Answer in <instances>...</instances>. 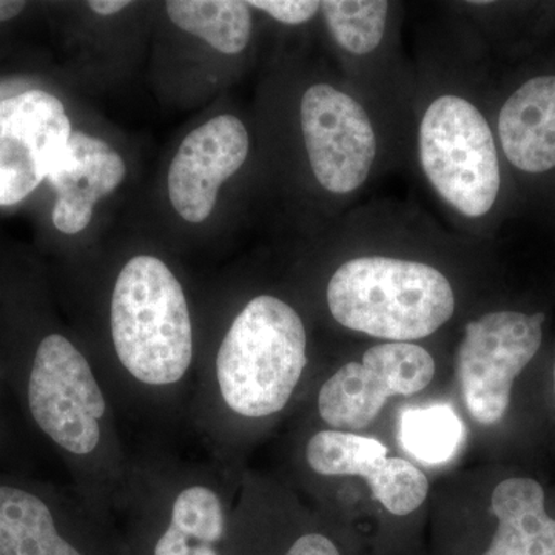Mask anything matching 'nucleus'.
Here are the masks:
<instances>
[{"label": "nucleus", "mask_w": 555, "mask_h": 555, "mask_svg": "<svg viewBox=\"0 0 555 555\" xmlns=\"http://www.w3.org/2000/svg\"><path fill=\"white\" fill-rule=\"evenodd\" d=\"M126 160L102 138L73 130L64 152L51 169L49 184L54 190V228L64 235L83 232L94 217V207L107 198L126 179Z\"/></svg>", "instance_id": "nucleus-13"}, {"label": "nucleus", "mask_w": 555, "mask_h": 555, "mask_svg": "<svg viewBox=\"0 0 555 555\" xmlns=\"http://www.w3.org/2000/svg\"><path fill=\"white\" fill-rule=\"evenodd\" d=\"M100 517L80 502L0 483V555H101Z\"/></svg>", "instance_id": "nucleus-10"}, {"label": "nucleus", "mask_w": 555, "mask_h": 555, "mask_svg": "<svg viewBox=\"0 0 555 555\" xmlns=\"http://www.w3.org/2000/svg\"><path fill=\"white\" fill-rule=\"evenodd\" d=\"M298 122L318 189L346 201L366 188L382 158L383 142L371 109L357 94L317 80L302 91Z\"/></svg>", "instance_id": "nucleus-6"}, {"label": "nucleus", "mask_w": 555, "mask_h": 555, "mask_svg": "<svg viewBox=\"0 0 555 555\" xmlns=\"http://www.w3.org/2000/svg\"><path fill=\"white\" fill-rule=\"evenodd\" d=\"M434 358L415 343H379L361 363L339 367L318 390L317 409L335 430L364 429L377 418L387 398L415 396L433 382Z\"/></svg>", "instance_id": "nucleus-8"}, {"label": "nucleus", "mask_w": 555, "mask_h": 555, "mask_svg": "<svg viewBox=\"0 0 555 555\" xmlns=\"http://www.w3.org/2000/svg\"><path fill=\"white\" fill-rule=\"evenodd\" d=\"M308 327L297 309L258 294L199 345L188 418L228 467L241 433L288 406L309 364Z\"/></svg>", "instance_id": "nucleus-2"}, {"label": "nucleus", "mask_w": 555, "mask_h": 555, "mask_svg": "<svg viewBox=\"0 0 555 555\" xmlns=\"http://www.w3.org/2000/svg\"><path fill=\"white\" fill-rule=\"evenodd\" d=\"M543 323V313L500 310L466 324L456 350V375L476 422L491 426L506 415L514 382L542 346Z\"/></svg>", "instance_id": "nucleus-7"}, {"label": "nucleus", "mask_w": 555, "mask_h": 555, "mask_svg": "<svg viewBox=\"0 0 555 555\" xmlns=\"http://www.w3.org/2000/svg\"><path fill=\"white\" fill-rule=\"evenodd\" d=\"M250 153L246 124L219 115L190 131L167 175L171 207L189 224H203L217 207L222 185L235 177Z\"/></svg>", "instance_id": "nucleus-11"}, {"label": "nucleus", "mask_w": 555, "mask_h": 555, "mask_svg": "<svg viewBox=\"0 0 555 555\" xmlns=\"http://www.w3.org/2000/svg\"><path fill=\"white\" fill-rule=\"evenodd\" d=\"M420 170L430 190L463 221L494 211L502 164L494 129L465 93L441 90L427 100L416 127Z\"/></svg>", "instance_id": "nucleus-5"}, {"label": "nucleus", "mask_w": 555, "mask_h": 555, "mask_svg": "<svg viewBox=\"0 0 555 555\" xmlns=\"http://www.w3.org/2000/svg\"><path fill=\"white\" fill-rule=\"evenodd\" d=\"M328 312L339 326L386 341L436 334L456 308L449 278L430 262L397 255H358L328 278Z\"/></svg>", "instance_id": "nucleus-4"}, {"label": "nucleus", "mask_w": 555, "mask_h": 555, "mask_svg": "<svg viewBox=\"0 0 555 555\" xmlns=\"http://www.w3.org/2000/svg\"><path fill=\"white\" fill-rule=\"evenodd\" d=\"M228 477L221 463L131 454L116 514L129 520L139 555H224L235 516Z\"/></svg>", "instance_id": "nucleus-3"}, {"label": "nucleus", "mask_w": 555, "mask_h": 555, "mask_svg": "<svg viewBox=\"0 0 555 555\" xmlns=\"http://www.w3.org/2000/svg\"><path fill=\"white\" fill-rule=\"evenodd\" d=\"M89 350L116 409L150 422L188 416L199 339L188 291L156 255L127 259L107 286Z\"/></svg>", "instance_id": "nucleus-1"}, {"label": "nucleus", "mask_w": 555, "mask_h": 555, "mask_svg": "<svg viewBox=\"0 0 555 555\" xmlns=\"http://www.w3.org/2000/svg\"><path fill=\"white\" fill-rule=\"evenodd\" d=\"M401 441L409 454L427 465L448 462L459 449L463 425L451 408L411 409L401 416Z\"/></svg>", "instance_id": "nucleus-18"}, {"label": "nucleus", "mask_w": 555, "mask_h": 555, "mask_svg": "<svg viewBox=\"0 0 555 555\" xmlns=\"http://www.w3.org/2000/svg\"><path fill=\"white\" fill-rule=\"evenodd\" d=\"M283 555H341L331 539L320 532L298 535Z\"/></svg>", "instance_id": "nucleus-20"}, {"label": "nucleus", "mask_w": 555, "mask_h": 555, "mask_svg": "<svg viewBox=\"0 0 555 555\" xmlns=\"http://www.w3.org/2000/svg\"><path fill=\"white\" fill-rule=\"evenodd\" d=\"M499 528L483 555H555V520L545 509V491L532 478L514 477L492 492Z\"/></svg>", "instance_id": "nucleus-15"}, {"label": "nucleus", "mask_w": 555, "mask_h": 555, "mask_svg": "<svg viewBox=\"0 0 555 555\" xmlns=\"http://www.w3.org/2000/svg\"><path fill=\"white\" fill-rule=\"evenodd\" d=\"M248 5L287 27L309 24L321 13V2L317 0H254Z\"/></svg>", "instance_id": "nucleus-19"}, {"label": "nucleus", "mask_w": 555, "mask_h": 555, "mask_svg": "<svg viewBox=\"0 0 555 555\" xmlns=\"http://www.w3.org/2000/svg\"><path fill=\"white\" fill-rule=\"evenodd\" d=\"M495 139L507 163L526 175L555 169V75L514 90L496 115Z\"/></svg>", "instance_id": "nucleus-14"}, {"label": "nucleus", "mask_w": 555, "mask_h": 555, "mask_svg": "<svg viewBox=\"0 0 555 555\" xmlns=\"http://www.w3.org/2000/svg\"><path fill=\"white\" fill-rule=\"evenodd\" d=\"M169 20L190 36L207 42L225 56L246 51L254 35V14L240 0H171L166 2Z\"/></svg>", "instance_id": "nucleus-17"}, {"label": "nucleus", "mask_w": 555, "mask_h": 555, "mask_svg": "<svg viewBox=\"0 0 555 555\" xmlns=\"http://www.w3.org/2000/svg\"><path fill=\"white\" fill-rule=\"evenodd\" d=\"M27 3L14 2V0H0V24L14 20L25 10Z\"/></svg>", "instance_id": "nucleus-22"}, {"label": "nucleus", "mask_w": 555, "mask_h": 555, "mask_svg": "<svg viewBox=\"0 0 555 555\" xmlns=\"http://www.w3.org/2000/svg\"><path fill=\"white\" fill-rule=\"evenodd\" d=\"M130 5L131 2H127V0H90L87 2V7L102 17L115 16V14L129 9Z\"/></svg>", "instance_id": "nucleus-21"}, {"label": "nucleus", "mask_w": 555, "mask_h": 555, "mask_svg": "<svg viewBox=\"0 0 555 555\" xmlns=\"http://www.w3.org/2000/svg\"><path fill=\"white\" fill-rule=\"evenodd\" d=\"M321 20L328 39L350 62H364L385 49L396 25V5L383 0H326Z\"/></svg>", "instance_id": "nucleus-16"}, {"label": "nucleus", "mask_w": 555, "mask_h": 555, "mask_svg": "<svg viewBox=\"0 0 555 555\" xmlns=\"http://www.w3.org/2000/svg\"><path fill=\"white\" fill-rule=\"evenodd\" d=\"M554 390H555V366H554Z\"/></svg>", "instance_id": "nucleus-23"}, {"label": "nucleus", "mask_w": 555, "mask_h": 555, "mask_svg": "<svg viewBox=\"0 0 555 555\" xmlns=\"http://www.w3.org/2000/svg\"><path fill=\"white\" fill-rule=\"evenodd\" d=\"M306 465L323 477H363L372 495L389 513L408 516L425 502L429 481L403 459H389L387 448L375 438L345 430H320L306 441Z\"/></svg>", "instance_id": "nucleus-12"}, {"label": "nucleus", "mask_w": 555, "mask_h": 555, "mask_svg": "<svg viewBox=\"0 0 555 555\" xmlns=\"http://www.w3.org/2000/svg\"><path fill=\"white\" fill-rule=\"evenodd\" d=\"M72 133L67 109L47 91L0 100V206L20 204L47 181Z\"/></svg>", "instance_id": "nucleus-9"}]
</instances>
